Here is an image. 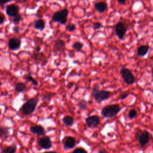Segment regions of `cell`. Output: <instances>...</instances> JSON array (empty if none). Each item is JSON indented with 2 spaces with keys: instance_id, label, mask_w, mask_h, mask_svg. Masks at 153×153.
Here are the masks:
<instances>
[{
  "instance_id": "3",
  "label": "cell",
  "mask_w": 153,
  "mask_h": 153,
  "mask_svg": "<svg viewBox=\"0 0 153 153\" xmlns=\"http://www.w3.org/2000/svg\"><path fill=\"white\" fill-rule=\"evenodd\" d=\"M121 110L118 104H111L105 106L101 111V114L105 118H112L117 115Z\"/></svg>"
},
{
  "instance_id": "20",
  "label": "cell",
  "mask_w": 153,
  "mask_h": 153,
  "mask_svg": "<svg viewBox=\"0 0 153 153\" xmlns=\"http://www.w3.org/2000/svg\"><path fill=\"white\" fill-rule=\"evenodd\" d=\"M10 128L5 126H0V137L6 139L10 134Z\"/></svg>"
},
{
  "instance_id": "25",
  "label": "cell",
  "mask_w": 153,
  "mask_h": 153,
  "mask_svg": "<svg viewBox=\"0 0 153 153\" xmlns=\"http://www.w3.org/2000/svg\"><path fill=\"white\" fill-rule=\"evenodd\" d=\"M83 47V44L80 42H75L72 44V48L76 51L80 50Z\"/></svg>"
},
{
  "instance_id": "28",
  "label": "cell",
  "mask_w": 153,
  "mask_h": 153,
  "mask_svg": "<svg viewBox=\"0 0 153 153\" xmlns=\"http://www.w3.org/2000/svg\"><path fill=\"white\" fill-rule=\"evenodd\" d=\"M128 117L130 119H133L134 118H135L137 116V112L134 109H131V110H130L128 114Z\"/></svg>"
},
{
  "instance_id": "2",
  "label": "cell",
  "mask_w": 153,
  "mask_h": 153,
  "mask_svg": "<svg viewBox=\"0 0 153 153\" xmlns=\"http://www.w3.org/2000/svg\"><path fill=\"white\" fill-rule=\"evenodd\" d=\"M111 95V93L106 90H99V86L96 84L93 88L92 96L97 103H101L102 101L107 100Z\"/></svg>"
},
{
  "instance_id": "26",
  "label": "cell",
  "mask_w": 153,
  "mask_h": 153,
  "mask_svg": "<svg viewBox=\"0 0 153 153\" xmlns=\"http://www.w3.org/2000/svg\"><path fill=\"white\" fill-rule=\"evenodd\" d=\"M22 20H23V18H22V16L20 14H17V15H16L15 16L13 17V22L14 24H17V23H20Z\"/></svg>"
},
{
  "instance_id": "15",
  "label": "cell",
  "mask_w": 153,
  "mask_h": 153,
  "mask_svg": "<svg viewBox=\"0 0 153 153\" xmlns=\"http://www.w3.org/2000/svg\"><path fill=\"white\" fill-rule=\"evenodd\" d=\"M30 131L38 136H43L45 134V130L41 125H34L30 127Z\"/></svg>"
},
{
  "instance_id": "16",
  "label": "cell",
  "mask_w": 153,
  "mask_h": 153,
  "mask_svg": "<svg viewBox=\"0 0 153 153\" xmlns=\"http://www.w3.org/2000/svg\"><path fill=\"white\" fill-rule=\"evenodd\" d=\"M94 8L97 11H98L100 13H104L106 9H107V4L105 2H96L94 5Z\"/></svg>"
},
{
  "instance_id": "40",
  "label": "cell",
  "mask_w": 153,
  "mask_h": 153,
  "mask_svg": "<svg viewBox=\"0 0 153 153\" xmlns=\"http://www.w3.org/2000/svg\"><path fill=\"white\" fill-rule=\"evenodd\" d=\"M151 72H152V76H153V68L152 69V71Z\"/></svg>"
},
{
  "instance_id": "13",
  "label": "cell",
  "mask_w": 153,
  "mask_h": 153,
  "mask_svg": "<svg viewBox=\"0 0 153 153\" xmlns=\"http://www.w3.org/2000/svg\"><path fill=\"white\" fill-rule=\"evenodd\" d=\"M21 46V40L17 38H11L9 39L8 42V48L11 50L15 51L20 48Z\"/></svg>"
},
{
  "instance_id": "10",
  "label": "cell",
  "mask_w": 153,
  "mask_h": 153,
  "mask_svg": "<svg viewBox=\"0 0 153 153\" xmlns=\"http://www.w3.org/2000/svg\"><path fill=\"white\" fill-rule=\"evenodd\" d=\"M86 124L90 128H94L100 124V118L97 115H91L85 119Z\"/></svg>"
},
{
  "instance_id": "38",
  "label": "cell",
  "mask_w": 153,
  "mask_h": 153,
  "mask_svg": "<svg viewBox=\"0 0 153 153\" xmlns=\"http://www.w3.org/2000/svg\"><path fill=\"white\" fill-rule=\"evenodd\" d=\"M98 153H108V152L105 149H100Z\"/></svg>"
},
{
  "instance_id": "36",
  "label": "cell",
  "mask_w": 153,
  "mask_h": 153,
  "mask_svg": "<svg viewBox=\"0 0 153 153\" xmlns=\"http://www.w3.org/2000/svg\"><path fill=\"white\" fill-rule=\"evenodd\" d=\"M118 2L121 5H125L126 3V0H117Z\"/></svg>"
},
{
  "instance_id": "6",
  "label": "cell",
  "mask_w": 153,
  "mask_h": 153,
  "mask_svg": "<svg viewBox=\"0 0 153 153\" xmlns=\"http://www.w3.org/2000/svg\"><path fill=\"white\" fill-rule=\"evenodd\" d=\"M136 137L137 138L140 146L143 148L149 142L151 134L147 130L139 131L136 134Z\"/></svg>"
},
{
  "instance_id": "19",
  "label": "cell",
  "mask_w": 153,
  "mask_h": 153,
  "mask_svg": "<svg viewBox=\"0 0 153 153\" xmlns=\"http://www.w3.org/2000/svg\"><path fill=\"white\" fill-rule=\"evenodd\" d=\"M27 87L26 85L25 82H17L15 84L14 86V90L17 93H22L24 92L26 89Z\"/></svg>"
},
{
  "instance_id": "11",
  "label": "cell",
  "mask_w": 153,
  "mask_h": 153,
  "mask_svg": "<svg viewBox=\"0 0 153 153\" xmlns=\"http://www.w3.org/2000/svg\"><path fill=\"white\" fill-rule=\"evenodd\" d=\"M62 143L65 149H70L75 146L76 140L72 136H66L63 139Z\"/></svg>"
},
{
  "instance_id": "33",
  "label": "cell",
  "mask_w": 153,
  "mask_h": 153,
  "mask_svg": "<svg viewBox=\"0 0 153 153\" xmlns=\"http://www.w3.org/2000/svg\"><path fill=\"white\" fill-rule=\"evenodd\" d=\"M13 0H0V7H4V5L10 2L11 1H12Z\"/></svg>"
},
{
  "instance_id": "23",
  "label": "cell",
  "mask_w": 153,
  "mask_h": 153,
  "mask_svg": "<svg viewBox=\"0 0 153 153\" xmlns=\"http://www.w3.org/2000/svg\"><path fill=\"white\" fill-rule=\"evenodd\" d=\"M23 78H24V79H25L26 81H28L32 82V84H33L34 85H35V86L38 85V81H37L30 74H26L25 75H24Z\"/></svg>"
},
{
  "instance_id": "24",
  "label": "cell",
  "mask_w": 153,
  "mask_h": 153,
  "mask_svg": "<svg viewBox=\"0 0 153 153\" xmlns=\"http://www.w3.org/2000/svg\"><path fill=\"white\" fill-rule=\"evenodd\" d=\"M87 106V102L84 99H81L78 103V106L81 110H84L86 109Z\"/></svg>"
},
{
  "instance_id": "31",
  "label": "cell",
  "mask_w": 153,
  "mask_h": 153,
  "mask_svg": "<svg viewBox=\"0 0 153 153\" xmlns=\"http://www.w3.org/2000/svg\"><path fill=\"white\" fill-rule=\"evenodd\" d=\"M101 27H102V25L101 23L100 22H95L93 23V27L94 30H97V29H99Z\"/></svg>"
},
{
  "instance_id": "1",
  "label": "cell",
  "mask_w": 153,
  "mask_h": 153,
  "mask_svg": "<svg viewBox=\"0 0 153 153\" xmlns=\"http://www.w3.org/2000/svg\"><path fill=\"white\" fill-rule=\"evenodd\" d=\"M38 99L36 97L31 98L27 100L21 107L20 111L23 115H29L32 114L36 107Z\"/></svg>"
},
{
  "instance_id": "32",
  "label": "cell",
  "mask_w": 153,
  "mask_h": 153,
  "mask_svg": "<svg viewBox=\"0 0 153 153\" xmlns=\"http://www.w3.org/2000/svg\"><path fill=\"white\" fill-rule=\"evenodd\" d=\"M129 94H130L129 92H124V93L120 94V95L119 96V98L121 100H123V99H126Z\"/></svg>"
},
{
  "instance_id": "21",
  "label": "cell",
  "mask_w": 153,
  "mask_h": 153,
  "mask_svg": "<svg viewBox=\"0 0 153 153\" xmlns=\"http://www.w3.org/2000/svg\"><path fill=\"white\" fill-rule=\"evenodd\" d=\"M62 121L63 124L66 126H72L74 123V119L72 117L69 115L65 116L63 119Z\"/></svg>"
},
{
  "instance_id": "5",
  "label": "cell",
  "mask_w": 153,
  "mask_h": 153,
  "mask_svg": "<svg viewBox=\"0 0 153 153\" xmlns=\"http://www.w3.org/2000/svg\"><path fill=\"white\" fill-rule=\"evenodd\" d=\"M120 74L122 78L126 84L130 85L134 82L135 78L133 74H132L131 71L128 68L122 67L120 70Z\"/></svg>"
},
{
  "instance_id": "4",
  "label": "cell",
  "mask_w": 153,
  "mask_h": 153,
  "mask_svg": "<svg viewBox=\"0 0 153 153\" xmlns=\"http://www.w3.org/2000/svg\"><path fill=\"white\" fill-rule=\"evenodd\" d=\"M68 14V10L66 8L59 10L53 14L52 16V20L54 22L65 25L67 22Z\"/></svg>"
},
{
  "instance_id": "27",
  "label": "cell",
  "mask_w": 153,
  "mask_h": 153,
  "mask_svg": "<svg viewBox=\"0 0 153 153\" xmlns=\"http://www.w3.org/2000/svg\"><path fill=\"white\" fill-rule=\"evenodd\" d=\"M54 95V93H45L44 94H43L42 97V99L43 100H50L51 99V98Z\"/></svg>"
},
{
  "instance_id": "39",
  "label": "cell",
  "mask_w": 153,
  "mask_h": 153,
  "mask_svg": "<svg viewBox=\"0 0 153 153\" xmlns=\"http://www.w3.org/2000/svg\"><path fill=\"white\" fill-rule=\"evenodd\" d=\"M42 153H57V152L55 151H46V152H44Z\"/></svg>"
},
{
  "instance_id": "22",
  "label": "cell",
  "mask_w": 153,
  "mask_h": 153,
  "mask_svg": "<svg viewBox=\"0 0 153 153\" xmlns=\"http://www.w3.org/2000/svg\"><path fill=\"white\" fill-rule=\"evenodd\" d=\"M17 151V146L15 144L7 146L2 149L1 153H16Z\"/></svg>"
},
{
  "instance_id": "30",
  "label": "cell",
  "mask_w": 153,
  "mask_h": 153,
  "mask_svg": "<svg viewBox=\"0 0 153 153\" xmlns=\"http://www.w3.org/2000/svg\"><path fill=\"white\" fill-rule=\"evenodd\" d=\"M72 153H87V151L85 149H84V148H77L76 149H75Z\"/></svg>"
},
{
  "instance_id": "17",
  "label": "cell",
  "mask_w": 153,
  "mask_h": 153,
  "mask_svg": "<svg viewBox=\"0 0 153 153\" xmlns=\"http://www.w3.org/2000/svg\"><path fill=\"white\" fill-rule=\"evenodd\" d=\"M45 27V23L43 19H38L33 22V27L36 30H43Z\"/></svg>"
},
{
  "instance_id": "18",
  "label": "cell",
  "mask_w": 153,
  "mask_h": 153,
  "mask_svg": "<svg viewBox=\"0 0 153 153\" xmlns=\"http://www.w3.org/2000/svg\"><path fill=\"white\" fill-rule=\"evenodd\" d=\"M149 46L147 45H143L138 47L137 50V54L139 56H144L146 54L149 50Z\"/></svg>"
},
{
  "instance_id": "8",
  "label": "cell",
  "mask_w": 153,
  "mask_h": 153,
  "mask_svg": "<svg viewBox=\"0 0 153 153\" xmlns=\"http://www.w3.org/2000/svg\"><path fill=\"white\" fill-rule=\"evenodd\" d=\"M32 57L37 64L40 65L41 66L45 65L48 61L45 56L43 53L39 52L34 51Z\"/></svg>"
},
{
  "instance_id": "12",
  "label": "cell",
  "mask_w": 153,
  "mask_h": 153,
  "mask_svg": "<svg viewBox=\"0 0 153 153\" xmlns=\"http://www.w3.org/2000/svg\"><path fill=\"white\" fill-rule=\"evenodd\" d=\"M19 7L17 5L14 4H11L10 5H8L5 8V13L7 14V16L10 17H13L17 14H19Z\"/></svg>"
},
{
  "instance_id": "35",
  "label": "cell",
  "mask_w": 153,
  "mask_h": 153,
  "mask_svg": "<svg viewBox=\"0 0 153 153\" xmlns=\"http://www.w3.org/2000/svg\"><path fill=\"white\" fill-rule=\"evenodd\" d=\"M19 30H20V27L18 26H16L13 27V32H14V33H19Z\"/></svg>"
},
{
  "instance_id": "34",
  "label": "cell",
  "mask_w": 153,
  "mask_h": 153,
  "mask_svg": "<svg viewBox=\"0 0 153 153\" xmlns=\"http://www.w3.org/2000/svg\"><path fill=\"white\" fill-rule=\"evenodd\" d=\"M4 19H5V17L4 14L0 12V25H2L4 22Z\"/></svg>"
},
{
  "instance_id": "29",
  "label": "cell",
  "mask_w": 153,
  "mask_h": 153,
  "mask_svg": "<svg viewBox=\"0 0 153 153\" xmlns=\"http://www.w3.org/2000/svg\"><path fill=\"white\" fill-rule=\"evenodd\" d=\"M66 29L67 30L69 31V32H73L76 29V26L75 24H73V23H69L66 27Z\"/></svg>"
},
{
  "instance_id": "7",
  "label": "cell",
  "mask_w": 153,
  "mask_h": 153,
  "mask_svg": "<svg viewBox=\"0 0 153 153\" xmlns=\"http://www.w3.org/2000/svg\"><path fill=\"white\" fill-rule=\"evenodd\" d=\"M127 27L122 22H118L115 26V33L120 39H123L127 32Z\"/></svg>"
},
{
  "instance_id": "37",
  "label": "cell",
  "mask_w": 153,
  "mask_h": 153,
  "mask_svg": "<svg viewBox=\"0 0 153 153\" xmlns=\"http://www.w3.org/2000/svg\"><path fill=\"white\" fill-rule=\"evenodd\" d=\"M16 1L17 2H19V3L22 4V3H24V2H26L27 0H16Z\"/></svg>"
},
{
  "instance_id": "9",
  "label": "cell",
  "mask_w": 153,
  "mask_h": 153,
  "mask_svg": "<svg viewBox=\"0 0 153 153\" xmlns=\"http://www.w3.org/2000/svg\"><path fill=\"white\" fill-rule=\"evenodd\" d=\"M38 143L39 146L42 149H48L52 147L51 140L50 138L47 136H44L39 138L38 140Z\"/></svg>"
},
{
  "instance_id": "14",
  "label": "cell",
  "mask_w": 153,
  "mask_h": 153,
  "mask_svg": "<svg viewBox=\"0 0 153 153\" xmlns=\"http://www.w3.org/2000/svg\"><path fill=\"white\" fill-rule=\"evenodd\" d=\"M65 43L63 40L60 38H57L55 40L53 45V50L54 52H63L65 50Z\"/></svg>"
}]
</instances>
